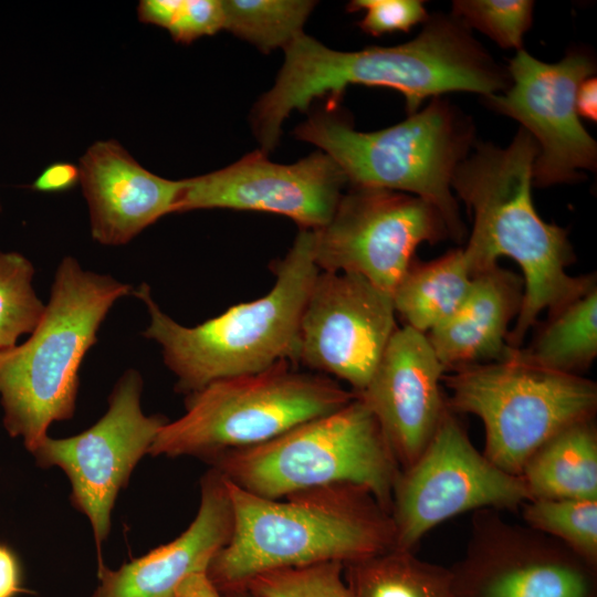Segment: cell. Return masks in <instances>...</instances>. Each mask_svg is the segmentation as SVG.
I'll use <instances>...</instances> for the list:
<instances>
[{
	"label": "cell",
	"instance_id": "6da1fadb",
	"mask_svg": "<svg viewBox=\"0 0 597 597\" xmlns=\"http://www.w3.org/2000/svg\"><path fill=\"white\" fill-rule=\"evenodd\" d=\"M284 51L273 87L253 109V129L263 153L275 147L293 111H304L324 96L334 109L349 85L394 88L404 95L411 115L429 96L472 92L488 97L510 84L509 73L453 17L428 18L415 39L395 46L336 51L303 33Z\"/></svg>",
	"mask_w": 597,
	"mask_h": 597
},
{
	"label": "cell",
	"instance_id": "7a4b0ae2",
	"mask_svg": "<svg viewBox=\"0 0 597 597\" xmlns=\"http://www.w3.org/2000/svg\"><path fill=\"white\" fill-rule=\"evenodd\" d=\"M537 153L536 142L521 127L505 148L479 146L458 165L451 181L473 219L463 249L472 276L496 266L502 255L523 271L522 304L506 339L513 348H520L542 312L552 315L595 286L593 275L566 272L575 259L567 231L545 222L535 210Z\"/></svg>",
	"mask_w": 597,
	"mask_h": 597
},
{
	"label": "cell",
	"instance_id": "3957f363",
	"mask_svg": "<svg viewBox=\"0 0 597 597\" xmlns=\"http://www.w3.org/2000/svg\"><path fill=\"white\" fill-rule=\"evenodd\" d=\"M224 482L232 534L207 567L222 595L269 570L344 565L396 547L391 514L366 488L337 483L271 500Z\"/></svg>",
	"mask_w": 597,
	"mask_h": 597
},
{
	"label": "cell",
	"instance_id": "277c9868",
	"mask_svg": "<svg viewBox=\"0 0 597 597\" xmlns=\"http://www.w3.org/2000/svg\"><path fill=\"white\" fill-rule=\"evenodd\" d=\"M271 270L275 282L265 295L191 327L164 313L148 284L134 289L150 317L143 335L159 344L165 365L177 377L178 392L189 395L213 381L260 373L282 362L297 366L301 317L320 273L313 230L300 229L289 252Z\"/></svg>",
	"mask_w": 597,
	"mask_h": 597
},
{
	"label": "cell",
	"instance_id": "5b68a950",
	"mask_svg": "<svg viewBox=\"0 0 597 597\" xmlns=\"http://www.w3.org/2000/svg\"><path fill=\"white\" fill-rule=\"evenodd\" d=\"M133 291L65 256L31 336L0 353L3 426L12 438L22 439L28 451L48 436L53 422L74 416L81 364L114 303Z\"/></svg>",
	"mask_w": 597,
	"mask_h": 597
},
{
	"label": "cell",
	"instance_id": "8992f818",
	"mask_svg": "<svg viewBox=\"0 0 597 597\" xmlns=\"http://www.w3.org/2000/svg\"><path fill=\"white\" fill-rule=\"evenodd\" d=\"M207 461L226 480L261 498L277 500L302 490L349 483L369 490L389 512L401 471L378 420L357 396L341 409L268 442Z\"/></svg>",
	"mask_w": 597,
	"mask_h": 597
},
{
	"label": "cell",
	"instance_id": "52a82bcc",
	"mask_svg": "<svg viewBox=\"0 0 597 597\" xmlns=\"http://www.w3.org/2000/svg\"><path fill=\"white\" fill-rule=\"evenodd\" d=\"M338 380L301 371L290 362L213 381L187 395L185 413L167 421L148 451L154 457L209 460L226 451L268 442L356 398Z\"/></svg>",
	"mask_w": 597,
	"mask_h": 597
},
{
	"label": "cell",
	"instance_id": "ba28073f",
	"mask_svg": "<svg viewBox=\"0 0 597 597\" xmlns=\"http://www.w3.org/2000/svg\"><path fill=\"white\" fill-rule=\"evenodd\" d=\"M295 134L327 154L353 186L410 192L440 212L450 237L463 238L451 181L472 135L446 101L434 97L405 121L370 133L355 130L328 111L310 117Z\"/></svg>",
	"mask_w": 597,
	"mask_h": 597
},
{
	"label": "cell",
	"instance_id": "9c48e42d",
	"mask_svg": "<svg viewBox=\"0 0 597 597\" xmlns=\"http://www.w3.org/2000/svg\"><path fill=\"white\" fill-rule=\"evenodd\" d=\"M452 412L472 413L484 427L483 454L520 475L531 455L563 429L594 419L597 386L526 364L514 356L447 371L442 380Z\"/></svg>",
	"mask_w": 597,
	"mask_h": 597
},
{
	"label": "cell",
	"instance_id": "30bf717a",
	"mask_svg": "<svg viewBox=\"0 0 597 597\" xmlns=\"http://www.w3.org/2000/svg\"><path fill=\"white\" fill-rule=\"evenodd\" d=\"M531 496L510 474L472 444L448 408L433 437L392 491L396 547L412 549L437 525L465 512L517 511Z\"/></svg>",
	"mask_w": 597,
	"mask_h": 597
},
{
	"label": "cell",
	"instance_id": "8fae6325",
	"mask_svg": "<svg viewBox=\"0 0 597 597\" xmlns=\"http://www.w3.org/2000/svg\"><path fill=\"white\" fill-rule=\"evenodd\" d=\"M142 391V376L127 369L115 384L108 408L97 422L69 438L46 436L31 452L39 467H57L67 475L71 502L90 521L98 563L116 498L168 421L163 415L143 412Z\"/></svg>",
	"mask_w": 597,
	"mask_h": 597
},
{
	"label": "cell",
	"instance_id": "7c38bea8",
	"mask_svg": "<svg viewBox=\"0 0 597 597\" xmlns=\"http://www.w3.org/2000/svg\"><path fill=\"white\" fill-rule=\"evenodd\" d=\"M313 232L320 271L358 274L389 294L421 243L450 237L442 216L427 201L355 186L342 195L331 220Z\"/></svg>",
	"mask_w": 597,
	"mask_h": 597
},
{
	"label": "cell",
	"instance_id": "4fadbf2b",
	"mask_svg": "<svg viewBox=\"0 0 597 597\" xmlns=\"http://www.w3.org/2000/svg\"><path fill=\"white\" fill-rule=\"evenodd\" d=\"M501 512L473 513L464 554L450 567L454 597H597L596 566Z\"/></svg>",
	"mask_w": 597,
	"mask_h": 597
},
{
	"label": "cell",
	"instance_id": "5bb4252c",
	"mask_svg": "<svg viewBox=\"0 0 597 597\" xmlns=\"http://www.w3.org/2000/svg\"><path fill=\"white\" fill-rule=\"evenodd\" d=\"M397 328L391 294L358 274L320 271L301 317L297 366L358 395Z\"/></svg>",
	"mask_w": 597,
	"mask_h": 597
},
{
	"label": "cell",
	"instance_id": "9a60e30c",
	"mask_svg": "<svg viewBox=\"0 0 597 597\" xmlns=\"http://www.w3.org/2000/svg\"><path fill=\"white\" fill-rule=\"evenodd\" d=\"M595 70L593 60L583 53L545 63L522 49L510 61L512 86L502 95L486 97L495 111L519 121L536 142L534 185L576 181L580 170L596 167V142L576 108L578 86Z\"/></svg>",
	"mask_w": 597,
	"mask_h": 597
},
{
	"label": "cell",
	"instance_id": "2e32d148",
	"mask_svg": "<svg viewBox=\"0 0 597 597\" xmlns=\"http://www.w3.org/2000/svg\"><path fill=\"white\" fill-rule=\"evenodd\" d=\"M347 178L324 151L297 163H272L253 151L217 171L182 179L174 212L197 209L264 211L316 230L332 218Z\"/></svg>",
	"mask_w": 597,
	"mask_h": 597
},
{
	"label": "cell",
	"instance_id": "e0dca14e",
	"mask_svg": "<svg viewBox=\"0 0 597 597\" xmlns=\"http://www.w3.org/2000/svg\"><path fill=\"white\" fill-rule=\"evenodd\" d=\"M446 373L426 334L404 325L357 395L378 420L401 470L421 454L448 409L441 388Z\"/></svg>",
	"mask_w": 597,
	"mask_h": 597
},
{
	"label": "cell",
	"instance_id": "ac0fdd59",
	"mask_svg": "<svg viewBox=\"0 0 597 597\" xmlns=\"http://www.w3.org/2000/svg\"><path fill=\"white\" fill-rule=\"evenodd\" d=\"M80 184L90 212L92 238L123 245L158 219L174 213L182 180L144 168L115 139L97 140L80 158Z\"/></svg>",
	"mask_w": 597,
	"mask_h": 597
},
{
	"label": "cell",
	"instance_id": "d6986e66",
	"mask_svg": "<svg viewBox=\"0 0 597 597\" xmlns=\"http://www.w3.org/2000/svg\"><path fill=\"white\" fill-rule=\"evenodd\" d=\"M233 512L223 476L211 468L200 482V503L190 525L175 540L109 569L98 566L100 584L91 597H175L188 574L207 570L228 543Z\"/></svg>",
	"mask_w": 597,
	"mask_h": 597
},
{
	"label": "cell",
	"instance_id": "ffe728a7",
	"mask_svg": "<svg viewBox=\"0 0 597 597\" xmlns=\"http://www.w3.org/2000/svg\"><path fill=\"white\" fill-rule=\"evenodd\" d=\"M522 298L521 279L499 265L473 276L465 302L426 334L446 370L507 359L513 350L509 327Z\"/></svg>",
	"mask_w": 597,
	"mask_h": 597
},
{
	"label": "cell",
	"instance_id": "44dd1931",
	"mask_svg": "<svg viewBox=\"0 0 597 597\" xmlns=\"http://www.w3.org/2000/svg\"><path fill=\"white\" fill-rule=\"evenodd\" d=\"M531 499L597 500L594 419L574 423L538 448L520 475Z\"/></svg>",
	"mask_w": 597,
	"mask_h": 597
},
{
	"label": "cell",
	"instance_id": "7402d4cb",
	"mask_svg": "<svg viewBox=\"0 0 597 597\" xmlns=\"http://www.w3.org/2000/svg\"><path fill=\"white\" fill-rule=\"evenodd\" d=\"M472 286L464 251L455 249L429 262L412 260L391 298L405 325L427 334L460 308Z\"/></svg>",
	"mask_w": 597,
	"mask_h": 597
},
{
	"label": "cell",
	"instance_id": "603a6c76",
	"mask_svg": "<svg viewBox=\"0 0 597 597\" xmlns=\"http://www.w3.org/2000/svg\"><path fill=\"white\" fill-rule=\"evenodd\" d=\"M354 597H454L450 567L394 547L343 565Z\"/></svg>",
	"mask_w": 597,
	"mask_h": 597
},
{
	"label": "cell",
	"instance_id": "cb8c5ba5",
	"mask_svg": "<svg viewBox=\"0 0 597 597\" xmlns=\"http://www.w3.org/2000/svg\"><path fill=\"white\" fill-rule=\"evenodd\" d=\"M596 355V286L552 314L532 346L514 349V356L526 364L569 375H579Z\"/></svg>",
	"mask_w": 597,
	"mask_h": 597
},
{
	"label": "cell",
	"instance_id": "d4e9b609",
	"mask_svg": "<svg viewBox=\"0 0 597 597\" xmlns=\"http://www.w3.org/2000/svg\"><path fill=\"white\" fill-rule=\"evenodd\" d=\"M223 30L251 42L263 52L286 49L303 34L315 7L308 0H221Z\"/></svg>",
	"mask_w": 597,
	"mask_h": 597
},
{
	"label": "cell",
	"instance_id": "484cf974",
	"mask_svg": "<svg viewBox=\"0 0 597 597\" xmlns=\"http://www.w3.org/2000/svg\"><path fill=\"white\" fill-rule=\"evenodd\" d=\"M525 525L597 567V500L531 499L520 509Z\"/></svg>",
	"mask_w": 597,
	"mask_h": 597
},
{
	"label": "cell",
	"instance_id": "4316f807",
	"mask_svg": "<svg viewBox=\"0 0 597 597\" xmlns=\"http://www.w3.org/2000/svg\"><path fill=\"white\" fill-rule=\"evenodd\" d=\"M34 266L22 253L0 250V353L31 334L45 310L33 287Z\"/></svg>",
	"mask_w": 597,
	"mask_h": 597
},
{
	"label": "cell",
	"instance_id": "83f0119b",
	"mask_svg": "<svg viewBox=\"0 0 597 597\" xmlns=\"http://www.w3.org/2000/svg\"><path fill=\"white\" fill-rule=\"evenodd\" d=\"M245 589L256 597H354L339 562L269 570L253 577Z\"/></svg>",
	"mask_w": 597,
	"mask_h": 597
},
{
	"label": "cell",
	"instance_id": "f1b7e54d",
	"mask_svg": "<svg viewBox=\"0 0 597 597\" xmlns=\"http://www.w3.org/2000/svg\"><path fill=\"white\" fill-rule=\"evenodd\" d=\"M534 2L528 0H455L452 17L465 28L486 34L501 48L522 50L532 24Z\"/></svg>",
	"mask_w": 597,
	"mask_h": 597
},
{
	"label": "cell",
	"instance_id": "f546056e",
	"mask_svg": "<svg viewBox=\"0 0 597 597\" xmlns=\"http://www.w3.org/2000/svg\"><path fill=\"white\" fill-rule=\"evenodd\" d=\"M138 20L166 29L174 41L189 44L223 30L221 0H142Z\"/></svg>",
	"mask_w": 597,
	"mask_h": 597
},
{
	"label": "cell",
	"instance_id": "4dcf8cb0",
	"mask_svg": "<svg viewBox=\"0 0 597 597\" xmlns=\"http://www.w3.org/2000/svg\"><path fill=\"white\" fill-rule=\"evenodd\" d=\"M347 9L365 11L359 27L374 36L397 31L408 32L429 18L423 1L420 0H354L348 3Z\"/></svg>",
	"mask_w": 597,
	"mask_h": 597
},
{
	"label": "cell",
	"instance_id": "1f68e13d",
	"mask_svg": "<svg viewBox=\"0 0 597 597\" xmlns=\"http://www.w3.org/2000/svg\"><path fill=\"white\" fill-rule=\"evenodd\" d=\"M80 184V168L69 161H55L48 165L30 185L33 191L60 193L73 189Z\"/></svg>",
	"mask_w": 597,
	"mask_h": 597
},
{
	"label": "cell",
	"instance_id": "d6a6232c",
	"mask_svg": "<svg viewBox=\"0 0 597 597\" xmlns=\"http://www.w3.org/2000/svg\"><path fill=\"white\" fill-rule=\"evenodd\" d=\"M175 597H224V595L211 582L207 570H196L178 584Z\"/></svg>",
	"mask_w": 597,
	"mask_h": 597
},
{
	"label": "cell",
	"instance_id": "836d02e7",
	"mask_svg": "<svg viewBox=\"0 0 597 597\" xmlns=\"http://www.w3.org/2000/svg\"><path fill=\"white\" fill-rule=\"evenodd\" d=\"M20 591L18 561L7 546L0 545V597H14Z\"/></svg>",
	"mask_w": 597,
	"mask_h": 597
},
{
	"label": "cell",
	"instance_id": "e575fe53",
	"mask_svg": "<svg viewBox=\"0 0 597 597\" xmlns=\"http://www.w3.org/2000/svg\"><path fill=\"white\" fill-rule=\"evenodd\" d=\"M576 108L579 116L589 121H597V80L589 76L578 86L576 93Z\"/></svg>",
	"mask_w": 597,
	"mask_h": 597
},
{
	"label": "cell",
	"instance_id": "d590c367",
	"mask_svg": "<svg viewBox=\"0 0 597 597\" xmlns=\"http://www.w3.org/2000/svg\"><path fill=\"white\" fill-rule=\"evenodd\" d=\"M224 597H256V596H254L247 589H242V590H237L233 593L226 594Z\"/></svg>",
	"mask_w": 597,
	"mask_h": 597
},
{
	"label": "cell",
	"instance_id": "8d00e7d4",
	"mask_svg": "<svg viewBox=\"0 0 597 597\" xmlns=\"http://www.w3.org/2000/svg\"><path fill=\"white\" fill-rule=\"evenodd\" d=\"M2 211V203H1V199H0V212Z\"/></svg>",
	"mask_w": 597,
	"mask_h": 597
}]
</instances>
